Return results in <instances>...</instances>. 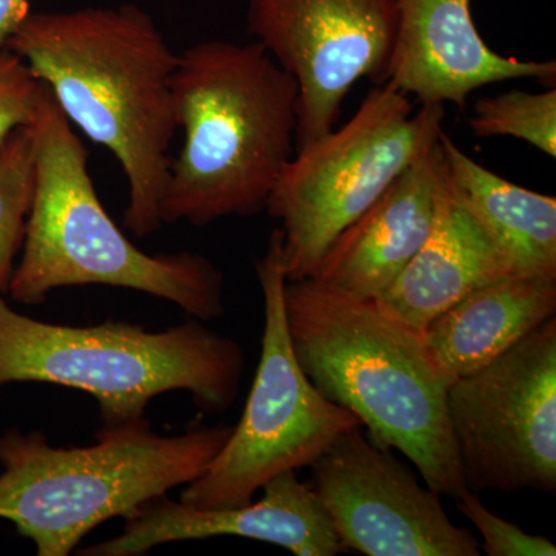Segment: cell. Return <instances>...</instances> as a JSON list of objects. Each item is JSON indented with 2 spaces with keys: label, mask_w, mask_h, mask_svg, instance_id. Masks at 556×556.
Instances as JSON below:
<instances>
[{
  "label": "cell",
  "mask_w": 556,
  "mask_h": 556,
  "mask_svg": "<svg viewBox=\"0 0 556 556\" xmlns=\"http://www.w3.org/2000/svg\"><path fill=\"white\" fill-rule=\"evenodd\" d=\"M243 372V348L199 318L159 332L126 321L70 327L24 316L0 295V388L40 382L84 391L104 426L142 419L170 391H188L201 412H226Z\"/></svg>",
  "instance_id": "8992f818"
},
{
  "label": "cell",
  "mask_w": 556,
  "mask_h": 556,
  "mask_svg": "<svg viewBox=\"0 0 556 556\" xmlns=\"http://www.w3.org/2000/svg\"><path fill=\"white\" fill-rule=\"evenodd\" d=\"M49 89L20 54L0 49V152L21 127L35 123Z\"/></svg>",
  "instance_id": "ffe728a7"
},
{
  "label": "cell",
  "mask_w": 556,
  "mask_h": 556,
  "mask_svg": "<svg viewBox=\"0 0 556 556\" xmlns=\"http://www.w3.org/2000/svg\"><path fill=\"white\" fill-rule=\"evenodd\" d=\"M468 126L479 138L514 137L556 156V90H511L479 98Z\"/></svg>",
  "instance_id": "ac0fdd59"
},
{
  "label": "cell",
  "mask_w": 556,
  "mask_h": 556,
  "mask_svg": "<svg viewBox=\"0 0 556 556\" xmlns=\"http://www.w3.org/2000/svg\"><path fill=\"white\" fill-rule=\"evenodd\" d=\"M314 492L343 551L367 556H479L477 538L453 525L437 492L390 448L354 427L311 464Z\"/></svg>",
  "instance_id": "8fae6325"
},
{
  "label": "cell",
  "mask_w": 556,
  "mask_h": 556,
  "mask_svg": "<svg viewBox=\"0 0 556 556\" xmlns=\"http://www.w3.org/2000/svg\"><path fill=\"white\" fill-rule=\"evenodd\" d=\"M298 83L258 42L212 39L179 53L175 113L185 139L170 160L163 225L197 228L266 211L294 156Z\"/></svg>",
  "instance_id": "3957f363"
},
{
  "label": "cell",
  "mask_w": 556,
  "mask_h": 556,
  "mask_svg": "<svg viewBox=\"0 0 556 556\" xmlns=\"http://www.w3.org/2000/svg\"><path fill=\"white\" fill-rule=\"evenodd\" d=\"M35 190L31 127L11 135L0 152V295L9 291L14 258L24 243L25 223Z\"/></svg>",
  "instance_id": "d6986e66"
},
{
  "label": "cell",
  "mask_w": 556,
  "mask_h": 556,
  "mask_svg": "<svg viewBox=\"0 0 556 556\" xmlns=\"http://www.w3.org/2000/svg\"><path fill=\"white\" fill-rule=\"evenodd\" d=\"M467 489L556 490V317L447 388Z\"/></svg>",
  "instance_id": "9c48e42d"
},
{
  "label": "cell",
  "mask_w": 556,
  "mask_h": 556,
  "mask_svg": "<svg viewBox=\"0 0 556 556\" xmlns=\"http://www.w3.org/2000/svg\"><path fill=\"white\" fill-rule=\"evenodd\" d=\"M457 508L482 536V548L489 556H555L554 543L544 536L530 535L521 527L490 511L478 493L466 490L456 500Z\"/></svg>",
  "instance_id": "44dd1931"
},
{
  "label": "cell",
  "mask_w": 556,
  "mask_h": 556,
  "mask_svg": "<svg viewBox=\"0 0 556 556\" xmlns=\"http://www.w3.org/2000/svg\"><path fill=\"white\" fill-rule=\"evenodd\" d=\"M233 427L193 420L163 437L146 417L104 426L89 447H54L42 431L0 434V518L39 556H68L102 522L188 485L206 471Z\"/></svg>",
  "instance_id": "5b68a950"
},
{
  "label": "cell",
  "mask_w": 556,
  "mask_h": 556,
  "mask_svg": "<svg viewBox=\"0 0 556 556\" xmlns=\"http://www.w3.org/2000/svg\"><path fill=\"white\" fill-rule=\"evenodd\" d=\"M399 25L390 78L420 105L466 108L489 84L535 79L554 86L555 61H519L490 49L471 17V0H396Z\"/></svg>",
  "instance_id": "4fadbf2b"
},
{
  "label": "cell",
  "mask_w": 556,
  "mask_h": 556,
  "mask_svg": "<svg viewBox=\"0 0 556 556\" xmlns=\"http://www.w3.org/2000/svg\"><path fill=\"white\" fill-rule=\"evenodd\" d=\"M30 11V0H0V49Z\"/></svg>",
  "instance_id": "7402d4cb"
},
{
  "label": "cell",
  "mask_w": 556,
  "mask_h": 556,
  "mask_svg": "<svg viewBox=\"0 0 556 556\" xmlns=\"http://www.w3.org/2000/svg\"><path fill=\"white\" fill-rule=\"evenodd\" d=\"M255 273L265 303L257 375L240 422L206 471L179 496L201 510L247 506L270 479L311 467L340 434L362 427L354 413L313 386L295 357L285 314L280 229L270 233Z\"/></svg>",
  "instance_id": "ba28073f"
},
{
  "label": "cell",
  "mask_w": 556,
  "mask_h": 556,
  "mask_svg": "<svg viewBox=\"0 0 556 556\" xmlns=\"http://www.w3.org/2000/svg\"><path fill=\"white\" fill-rule=\"evenodd\" d=\"M444 118V104L415 112L412 98L386 83L369 91L345 126L294 152L266 206L280 222L287 281L311 277L332 241L438 144Z\"/></svg>",
  "instance_id": "52a82bcc"
},
{
  "label": "cell",
  "mask_w": 556,
  "mask_h": 556,
  "mask_svg": "<svg viewBox=\"0 0 556 556\" xmlns=\"http://www.w3.org/2000/svg\"><path fill=\"white\" fill-rule=\"evenodd\" d=\"M247 24L298 83L295 149L334 129L358 79L390 78L396 0H248Z\"/></svg>",
  "instance_id": "30bf717a"
},
{
  "label": "cell",
  "mask_w": 556,
  "mask_h": 556,
  "mask_svg": "<svg viewBox=\"0 0 556 556\" xmlns=\"http://www.w3.org/2000/svg\"><path fill=\"white\" fill-rule=\"evenodd\" d=\"M35 190L9 292L42 305L51 291L84 285L134 289L208 321L225 314V276L193 252L150 255L115 225L94 189L89 152L50 90L35 123Z\"/></svg>",
  "instance_id": "277c9868"
},
{
  "label": "cell",
  "mask_w": 556,
  "mask_h": 556,
  "mask_svg": "<svg viewBox=\"0 0 556 556\" xmlns=\"http://www.w3.org/2000/svg\"><path fill=\"white\" fill-rule=\"evenodd\" d=\"M65 118L118 160L129 188L124 226L138 239L163 226L160 204L178 129L179 53L135 3L30 11L7 42Z\"/></svg>",
  "instance_id": "6da1fadb"
},
{
  "label": "cell",
  "mask_w": 556,
  "mask_h": 556,
  "mask_svg": "<svg viewBox=\"0 0 556 556\" xmlns=\"http://www.w3.org/2000/svg\"><path fill=\"white\" fill-rule=\"evenodd\" d=\"M258 503L201 510L167 495L142 504L124 518L123 532L104 543L83 548L84 556H138L179 541L239 536L287 548L298 556L342 554L338 533L311 484L294 470L263 485Z\"/></svg>",
  "instance_id": "7c38bea8"
},
{
  "label": "cell",
  "mask_w": 556,
  "mask_h": 556,
  "mask_svg": "<svg viewBox=\"0 0 556 556\" xmlns=\"http://www.w3.org/2000/svg\"><path fill=\"white\" fill-rule=\"evenodd\" d=\"M285 314L300 367L328 401L350 409L382 448L415 464L438 495L467 485L447 412L448 383L428 357L420 332L376 300L287 281Z\"/></svg>",
  "instance_id": "7a4b0ae2"
},
{
  "label": "cell",
  "mask_w": 556,
  "mask_h": 556,
  "mask_svg": "<svg viewBox=\"0 0 556 556\" xmlns=\"http://www.w3.org/2000/svg\"><path fill=\"white\" fill-rule=\"evenodd\" d=\"M506 277L503 260L453 192L442 163L430 232L396 280L375 300L388 316L422 332L475 289Z\"/></svg>",
  "instance_id": "9a60e30c"
},
{
  "label": "cell",
  "mask_w": 556,
  "mask_h": 556,
  "mask_svg": "<svg viewBox=\"0 0 556 556\" xmlns=\"http://www.w3.org/2000/svg\"><path fill=\"white\" fill-rule=\"evenodd\" d=\"M555 314L556 278L506 277L439 314L420 338L450 386L495 361Z\"/></svg>",
  "instance_id": "2e32d148"
},
{
  "label": "cell",
  "mask_w": 556,
  "mask_h": 556,
  "mask_svg": "<svg viewBox=\"0 0 556 556\" xmlns=\"http://www.w3.org/2000/svg\"><path fill=\"white\" fill-rule=\"evenodd\" d=\"M442 163L438 141L332 241L309 280L351 298L378 299L430 232Z\"/></svg>",
  "instance_id": "5bb4252c"
},
{
  "label": "cell",
  "mask_w": 556,
  "mask_h": 556,
  "mask_svg": "<svg viewBox=\"0 0 556 556\" xmlns=\"http://www.w3.org/2000/svg\"><path fill=\"white\" fill-rule=\"evenodd\" d=\"M453 192L486 233L508 277L556 278V200L507 181L439 137Z\"/></svg>",
  "instance_id": "e0dca14e"
}]
</instances>
